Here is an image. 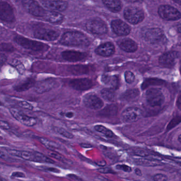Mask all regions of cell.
<instances>
[{
    "label": "cell",
    "mask_w": 181,
    "mask_h": 181,
    "mask_svg": "<svg viewBox=\"0 0 181 181\" xmlns=\"http://www.w3.org/2000/svg\"><path fill=\"white\" fill-rule=\"evenodd\" d=\"M60 42L64 45L81 47H86L90 44L86 35L77 31H69L64 34Z\"/></svg>",
    "instance_id": "cell-1"
},
{
    "label": "cell",
    "mask_w": 181,
    "mask_h": 181,
    "mask_svg": "<svg viewBox=\"0 0 181 181\" xmlns=\"http://www.w3.org/2000/svg\"><path fill=\"white\" fill-rule=\"evenodd\" d=\"M9 154L22 159L29 161L39 162V163H54V161L40 152H30L27 151H19L16 150H9Z\"/></svg>",
    "instance_id": "cell-2"
},
{
    "label": "cell",
    "mask_w": 181,
    "mask_h": 181,
    "mask_svg": "<svg viewBox=\"0 0 181 181\" xmlns=\"http://www.w3.org/2000/svg\"><path fill=\"white\" fill-rule=\"evenodd\" d=\"M146 99L148 105L151 107H160L165 101V97L158 88H152L147 90L146 92Z\"/></svg>",
    "instance_id": "cell-3"
},
{
    "label": "cell",
    "mask_w": 181,
    "mask_h": 181,
    "mask_svg": "<svg viewBox=\"0 0 181 181\" xmlns=\"http://www.w3.org/2000/svg\"><path fill=\"white\" fill-rule=\"evenodd\" d=\"M143 36L145 40L152 44L163 43L166 39L163 31L157 28L147 29L143 33Z\"/></svg>",
    "instance_id": "cell-4"
},
{
    "label": "cell",
    "mask_w": 181,
    "mask_h": 181,
    "mask_svg": "<svg viewBox=\"0 0 181 181\" xmlns=\"http://www.w3.org/2000/svg\"><path fill=\"white\" fill-rule=\"evenodd\" d=\"M14 40L16 44L26 49H30L34 51H42L47 49L48 46L46 44L37 42L35 40H30L24 37L16 36L14 38Z\"/></svg>",
    "instance_id": "cell-5"
},
{
    "label": "cell",
    "mask_w": 181,
    "mask_h": 181,
    "mask_svg": "<svg viewBox=\"0 0 181 181\" xmlns=\"http://www.w3.org/2000/svg\"><path fill=\"white\" fill-rule=\"evenodd\" d=\"M124 16L128 21L133 25L140 23L145 17L142 10L135 7H127L124 12Z\"/></svg>",
    "instance_id": "cell-6"
},
{
    "label": "cell",
    "mask_w": 181,
    "mask_h": 181,
    "mask_svg": "<svg viewBox=\"0 0 181 181\" xmlns=\"http://www.w3.org/2000/svg\"><path fill=\"white\" fill-rule=\"evenodd\" d=\"M161 18L164 20L173 21L179 20L181 18V13L175 7L169 5L160 6L158 11Z\"/></svg>",
    "instance_id": "cell-7"
},
{
    "label": "cell",
    "mask_w": 181,
    "mask_h": 181,
    "mask_svg": "<svg viewBox=\"0 0 181 181\" xmlns=\"http://www.w3.org/2000/svg\"><path fill=\"white\" fill-rule=\"evenodd\" d=\"M86 28L87 30L94 34H105L108 31L107 25L105 22L98 19L88 21L86 25Z\"/></svg>",
    "instance_id": "cell-8"
},
{
    "label": "cell",
    "mask_w": 181,
    "mask_h": 181,
    "mask_svg": "<svg viewBox=\"0 0 181 181\" xmlns=\"http://www.w3.org/2000/svg\"><path fill=\"white\" fill-rule=\"evenodd\" d=\"M22 3L26 10L31 15L37 17H43L46 10L44 9L35 0H22Z\"/></svg>",
    "instance_id": "cell-9"
},
{
    "label": "cell",
    "mask_w": 181,
    "mask_h": 181,
    "mask_svg": "<svg viewBox=\"0 0 181 181\" xmlns=\"http://www.w3.org/2000/svg\"><path fill=\"white\" fill-rule=\"evenodd\" d=\"M10 112L16 120L27 127H33L37 124V120L33 117L28 116L24 112L16 109H11Z\"/></svg>",
    "instance_id": "cell-10"
},
{
    "label": "cell",
    "mask_w": 181,
    "mask_h": 181,
    "mask_svg": "<svg viewBox=\"0 0 181 181\" xmlns=\"http://www.w3.org/2000/svg\"><path fill=\"white\" fill-rule=\"evenodd\" d=\"M0 19L7 22H13L15 21L13 9L6 1H0Z\"/></svg>",
    "instance_id": "cell-11"
},
{
    "label": "cell",
    "mask_w": 181,
    "mask_h": 181,
    "mask_svg": "<svg viewBox=\"0 0 181 181\" xmlns=\"http://www.w3.org/2000/svg\"><path fill=\"white\" fill-rule=\"evenodd\" d=\"M142 112L138 107H130L125 109L122 113L123 121L131 123L137 121L141 118Z\"/></svg>",
    "instance_id": "cell-12"
},
{
    "label": "cell",
    "mask_w": 181,
    "mask_h": 181,
    "mask_svg": "<svg viewBox=\"0 0 181 181\" xmlns=\"http://www.w3.org/2000/svg\"><path fill=\"white\" fill-rule=\"evenodd\" d=\"M59 35L60 33L58 31L49 28H39L34 32L36 38L47 41L56 40Z\"/></svg>",
    "instance_id": "cell-13"
},
{
    "label": "cell",
    "mask_w": 181,
    "mask_h": 181,
    "mask_svg": "<svg viewBox=\"0 0 181 181\" xmlns=\"http://www.w3.org/2000/svg\"><path fill=\"white\" fill-rule=\"evenodd\" d=\"M84 105L87 108L91 109H101L104 106V103L100 98L93 93L86 95L83 98Z\"/></svg>",
    "instance_id": "cell-14"
},
{
    "label": "cell",
    "mask_w": 181,
    "mask_h": 181,
    "mask_svg": "<svg viewBox=\"0 0 181 181\" xmlns=\"http://www.w3.org/2000/svg\"><path fill=\"white\" fill-rule=\"evenodd\" d=\"M69 86L76 90L85 91L91 89L94 86V83L88 78H80L71 80Z\"/></svg>",
    "instance_id": "cell-15"
},
{
    "label": "cell",
    "mask_w": 181,
    "mask_h": 181,
    "mask_svg": "<svg viewBox=\"0 0 181 181\" xmlns=\"http://www.w3.org/2000/svg\"><path fill=\"white\" fill-rule=\"evenodd\" d=\"M179 56V53L175 51L166 53L160 57L159 63L164 67L171 68L175 64Z\"/></svg>",
    "instance_id": "cell-16"
},
{
    "label": "cell",
    "mask_w": 181,
    "mask_h": 181,
    "mask_svg": "<svg viewBox=\"0 0 181 181\" xmlns=\"http://www.w3.org/2000/svg\"><path fill=\"white\" fill-rule=\"evenodd\" d=\"M40 2L44 7L53 11H63L68 6L67 2L62 0H42Z\"/></svg>",
    "instance_id": "cell-17"
},
{
    "label": "cell",
    "mask_w": 181,
    "mask_h": 181,
    "mask_svg": "<svg viewBox=\"0 0 181 181\" xmlns=\"http://www.w3.org/2000/svg\"><path fill=\"white\" fill-rule=\"evenodd\" d=\"M111 26L114 33L119 36H126L130 33V28L122 20H115L113 21Z\"/></svg>",
    "instance_id": "cell-18"
},
{
    "label": "cell",
    "mask_w": 181,
    "mask_h": 181,
    "mask_svg": "<svg viewBox=\"0 0 181 181\" xmlns=\"http://www.w3.org/2000/svg\"><path fill=\"white\" fill-rule=\"evenodd\" d=\"M62 58L67 61H80L86 58V55L78 51H66L62 53Z\"/></svg>",
    "instance_id": "cell-19"
},
{
    "label": "cell",
    "mask_w": 181,
    "mask_h": 181,
    "mask_svg": "<svg viewBox=\"0 0 181 181\" xmlns=\"http://www.w3.org/2000/svg\"><path fill=\"white\" fill-rule=\"evenodd\" d=\"M115 47L111 43H106L99 46L96 49V53L100 56L108 57L114 54Z\"/></svg>",
    "instance_id": "cell-20"
},
{
    "label": "cell",
    "mask_w": 181,
    "mask_h": 181,
    "mask_svg": "<svg viewBox=\"0 0 181 181\" xmlns=\"http://www.w3.org/2000/svg\"><path fill=\"white\" fill-rule=\"evenodd\" d=\"M63 18V16L58 12L53 10H46L43 19L51 23L56 24L62 21Z\"/></svg>",
    "instance_id": "cell-21"
},
{
    "label": "cell",
    "mask_w": 181,
    "mask_h": 181,
    "mask_svg": "<svg viewBox=\"0 0 181 181\" xmlns=\"http://www.w3.org/2000/svg\"><path fill=\"white\" fill-rule=\"evenodd\" d=\"M119 46L122 49L127 52H134L138 49V45L136 42L129 38L122 40Z\"/></svg>",
    "instance_id": "cell-22"
},
{
    "label": "cell",
    "mask_w": 181,
    "mask_h": 181,
    "mask_svg": "<svg viewBox=\"0 0 181 181\" xmlns=\"http://www.w3.org/2000/svg\"><path fill=\"white\" fill-rule=\"evenodd\" d=\"M55 84V81L53 80H44L37 83L35 86V90L39 94H43L52 89Z\"/></svg>",
    "instance_id": "cell-23"
},
{
    "label": "cell",
    "mask_w": 181,
    "mask_h": 181,
    "mask_svg": "<svg viewBox=\"0 0 181 181\" xmlns=\"http://www.w3.org/2000/svg\"><path fill=\"white\" fill-rule=\"evenodd\" d=\"M35 85V81L34 79L29 78L28 79L17 83L13 87V89L17 92H23L27 90Z\"/></svg>",
    "instance_id": "cell-24"
},
{
    "label": "cell",
    "mask_w": 181,
    "mask_h": 181,
    "mask_svg": "<svg viewBox=\"0 0 181 181\" xmlns=\"http://www.w3.org/2000/svg\"><path fill=\"white\" fill-rule=\"evenodd\" d=\"M101 81L114 90L118 89L120 84L119 79L116 76H111L109 75H104L101 77Z\"/></svg>",
    "instance_id": "cell-25"
},
{
    "label": "cell",
    "mask_w": 181,
    "mask_h": 181,
    "mask_svg": "<svg viewBox=\"0 0 181 181\" xmlns=\"http://www.w3.org/2000/svg\"><path fill=\"white\" fill-rule=\"evenodd\" d=\"M105 6L114 12H118L121 10L122 5L121 0H103Z\"/></svg>",
    "instance_id": "cell-26"
},
{
    "label": "cell",
    "mask_w": 181,
    "mask_h": 181,
    "mask_svg": "<svg viewBox=\"0 0 181 181\" xmlns=\"http://www.w3.org/2000/svg\"><path fill=\"white\" fill-rule=\"evenodd\" d=\"M118 107L116 105H108L103 109L100 111V112L98 113V115L100 116L105 118L113 117L116 115L118 113Z\"/></svg>",
    "instance_id": "cell-27"
},
{
    "label": "cell",
    "mask_w": 181,
    "mask_h": 181,
    "mask_svg": "<svg viewBox=\"0 0 181 181\" xmlns=\"http://www.w3.org/2000/svg\"><path fill=\"white\" fill-rule=\"evenodd\" d=\"M140 94L139 90L138 89H129L122 95L120 99L122 101H130L136 99Z\"/></svg>",
    "instance_id": "cell-28"
},
{
    "label": "cell",
    "mask_w": 181,
    "mask_h": 181,
    "mask_svg": "<svg viewBox=\"0 0 181 181\" xmlns=\"http://www.w3.org/2000/svg\"><path fill=\"white\" fill-rule=\"evenodd\" d=\"M165 81L158 78H149L143 81L141 85L142 89H145L154 86H161L164 85Z\"/></svg>",
    "instance_id": "cell-29"
},
{
    "label": "cell",
    "mask_w": 181,
    "mask_h": 181,
    "mask_svg": "<svg viewBox=\"0 0 181 181\" xmlns=\"http://www.w3.org/2000/svg\"><path fill=\"white\" fill-rule=\"evenodd\" d=\"M102 97L108 101H114L116 100V94L114 89L104 88L100 92Z\"/></svg>",
    "instance_id": "cell-30"
},
{
    "label": "cell",
    "mask_w": 181,
    "mask_h": 181,
    "mask_svg": "<svg viewBox=\"0 0 181 181\" xmlns=\"http://www.w3.org/2000/svg\"><path fill=\"white\" fill-rule=\"evenodd\" d=\"M135 163L137 165L143 166L154 167L160 165V163L154 160H147L146 158H140L136 160Z\"/></svg>",
    "instance_id": "cell-31"
},
{
    "label": "cell",
    "mask_w": 181,
    "mask_h": 181,
    "mask_svg": "<svg viewBox=\"0 0 181 181\" xmlns=\"http://www.w3.org/2000/svg\"><path fill=\"white\" fill-rule=\"evenodd\" d=\"M94 128L95 130L97 131V132L101 133L108 138H112L114 137L113 132L111 130L107 129V128H106L103 125H97L95 126Z\"/></svg>",
    "instance_id": "cell-32"
},
{
    "label": "cell",
    "mask_w": 181,
    "mask_h": 181,
    "mask_svg": "<svg viewBox=\"0 0 181 181\" xmlns=\"http://www.w3.org/2000/svg\"><path fill=\"white\" fill-rule=\"evenodd\" d=\"M39 140L40 142L43 145H44L47 149H49L51 151H54L55 149H56L58 148V146L54 142H53L49 141V140L46 139L45 138H39Z\"/></svg>",
    "instance_id": "cell-33"
},
{
    "label": "cell",
    "mask_w": 181,
    "mask_h": 181,
    "mask_svg": "<svg viewBox=\"0 0 181 181\" xmlns=\"http://www.w3.org/2000/svg\"><path fill=\"white\" fill-rule=\"evenodd\" d=\"M54 130L57 133H58V134H60V135H61L65 138H68V139H72L74 138V136L71 133L61 127H54Z\"/></svg>",
    "instance_id": "cell-34"
},
{
    "label": "cell",
    "mask_w": 181,
    "mask_h": 181,
    "mask_svg": "<svg viewBox=\"0 0 181 181\" xmlns=\"http://www.w3.org/2000/svg\"><path fill=\"white\" fill-rule=\"evenodd\" d=\"M71 72L73 74H80V73H85L86 72L88 71L87 67L85 66H73V67H71Z\"/></svg>",
    "instance_id": "cell-35"
},
{
    "label": "cell",
    "mask_w": 181,
    "mask_h": 181,
    "mask_svg": "<svg viewBox=\"0 0 181 181\" xmlns=\"http://www.w3.org/2000/svg\"><path fill=\"white\" fill-rule=\"evenodd\" d=\"M181 117L179 116H176L175 118H172L167 127V130H170L174 128L179 124L181 122Z\"/></svg>",
    "instance_id": "cell-36"
},
{
    "label": "cell",
    "mask_w": 181,
    "mask_h": 181,
    "mask_svg": "<svg viewBox=\"0 0 181 181\" xmlns=\"http://www.w3.org/2000/svg\"><path fill=\"white\" fill-rule=\"evenodd\" d=\"M124 77H125V81L129 84L133 83L135 80L134 74L130 71H128L125 72Z\"/></svg>",
    "instance_id": "cell-37"
},
{
    "label": "cell",
    "mask_w": 181,
    "mask_h": 181,
    "mask_svg": "<svg viewBox=\"0 0 181 181\" xmlns=\"http://www.w3.org/2000/svg\"><path fill=\"white\" fill-rule=\"evenodd\" d=\"M18 105L20 107L23 109H27L28 110H33V105L31 104L28 103L27 101H20L18 102Z\"/></svg>",
    "instance_id": "cell-38"
},
{
    "label": "cell",
    "mask_w": 181,
    "mask_h": 181,
    "mask_svg": "<svg viewBox=\"0 0 181 181\" xmlns=\"http://www.w3.org/2000/svg\"><path fill=\"white\" fill-rule=\"evenodd\" d=\"M49 155L51 156L52 157L54 158L55 159H56V160H60V161H65V158L63 157V156L61 155L60 154H58V153H57L56 152H54V151H51V152H49Z\"/></svg>",
    "instance_id": "cell-39"
},
{
    "label": "cell",
    "mask_w": 181,
    "mask_h": 181,
    "mask_svg": "<svg viewBox=\"0 0 181 181\" xmlns=\"http://www.w3.org/2000/svg\"><path fill=\"white\" fill-rule=\"evenodd\" d=\"M116 168L118 169L123 170L124 172H128V173H130L132 171V168L126 165H116Z\"/></svg>",
    "instance_id": "cell-40"
},
{
    "label": "cell",
    "mask_w": 181,
    "mask_h": 181,
    "mask_svg": "<svg viewBox=\"0 0 181 181\" xmlns=\"http://www.w3.org/2000/svg\"><path fill=\"white\" fill-rule=\"evenodd\" d=\"M154 180L155 181H166L168 180L167 176L162 174H157L154 176Z\"/></svg>",
    "instance_id": "cell-41"
},
{
    "label": "cell",
    "mask_w": 181,
    "mask_h": 181,
    "mask_svg": "<svg viewBox=\"0 0 181 181\" xmlns=\"http://www.w3.org/2000/svg\"><path fill=\"white\" fill-rule=\"evenodd\" d=\"M26 177L25 174L23 172H13L11 175V179H15V178H25Z\"/></svg>",
    "instance_id": "cell-42"
},
{
    "label": "cell",
    "mask_w": 181,
    "mask_h": 181,
    "mask_svg": "<svg viewBox=\"0 0 181 181\" xmlns=\"http://www.w3.org/2000/svg\"><path fill=\"white\" fill-rule=\"evenodd\" d=\"M42 168L45 170H48L49 172H53V173H59L60 172V170L58 169L54 168V167H51L47 166H42Z\"/></svg>",
    "instance_id": "cell-43"
},
{
    "label": "cell",
    "mask_w": 181,
    "mask_h": 181,
    "mask_svg": "<svg viewBox=\"0 0 181 181\" xmlns=\"http://www.w3.org/2000/svg\"><path fill=\"white\" fill-rule=\"evenodd\" d=\"M0 127H1L3 129H6V130H9L10 128L9 124L7 123V122L1 120H0Z\"/></svg>",
    "instance_id": "cell-44"
},
{
    "label": "cell",
    "mask_w": 181,
    "mask_h": 181,
    "mask_svg": "<svg viewBox=\"0 0 181 181\" xmlns=\"http://www.w3.org/2000/svg\"><path fill=\"white\" fill-rule=\"evenodd\" d=\"M136 154L138 156H141V157H146L148 156V152H146V151L141 149H138L137 151H136Z\"/></svg>",
    "instance_id": "cell-45"
},
{
    "label": "cell",
    "mask_w": 181,
    "mask_h": 181,
    "mask_svg": "<svg viewBox=\"0 0 181 181\" xmlns=\"http://www.w3.org/2000/svg\"><path fill=\"white\" fill-rule=\"evenodd\" d=\"M98 171L101 173H114V171H113L111 169L109 168H103V169H98Z\"/></svg>",
    "instance_id": "cell-46"
},
{
    "label": "cell",
    "mask_w": 181,
    "mask_h": 181,
    "mask_svg": "<svg viewBox=\"0 0 181 181\" xmlns=\"http://www.w3.org/2000/svg\"><path fill=\"white\" fill-rule=\"evenodd\" d=\"M7 60V57L6 55L1 53L0 54V66L3 65Z\"/></svg>",
    "instance_id": "cell-47"
},
{
    "label": "cell",
    "mask_w": 181,
    "mask_h": 181,
    "mask_svg": "<svg viewBox=\"0 0 181 181\" xmlns=\"http://www.w3.org/2000/svg\"><path fill=\"white\" fill-rule=\"evenodd\" d=\"M67 176L69 178H70L71 179H74V180H76V181H81L82 180L81 179L78 177L77 176L75 175L74 174H69Z\"/></svg>",
    "instance_id": "cell-48"
},
{
    "label": "cell",
    "mask_w": 181,
    "mask_h": 181,
    "mask_svg": "<svg viewBox=\"0 0 181 181\" xmlns=\"http://www.w3.org/2000/svg\"><path fill=\"white\" fill-rule=\"evenodd\" d=\"M64 115L67 118H73L74 116V113L72 112H68L65 113Z\"/></svg>",
    "instance_id": "cell-49"
},
{
    "label": "cell",
    "mask_w": 181,
    "mask_h": 181,
    "mask_svg": "<svg viewBox=\"0 0 181 181\" xmlns=\"http://www.w3.org/2000/svg\"><path fill=\"white\" fill-rule=\"evenodd\" d=\"M135 173H136L137 175L139 176H142V172H141V170L139 169H135Z\"/></svg>",
    "instance_id": "cell-50"
},
{
    "label": "cell",
    "mask_w": 181,
    "mask_h": 181,
    "mask_svg": "<svg viewBox=\"0 0 181 181\" xmlns=\"http://www.w3.org/2000/svg\"><path fill=\"white\" fill-rule=\"evenodd\" d=\"M181 96H179L178 100H177V106H178V108L179 109H181Z\"/></svg>",
    "instance_id": "cell-51"
},
{
    "label": "cell",
    "mask_w": 181,
    "mask_h": 181,
    "mask_svg": "<svg viewBox=\"0 0 181 181\" xmlns=\"http://www.w3.org/2000/svg\"><path fill=\"white\" fill-rule=\"evenodd\" d=\"M7 157V156L4 152H3L2 151H0V158H1L2 159H5Z\"/></svg>",
    "instance_id": "cell-52"
},
{
    "label": "cell",
    "mask_w": 181,
    "mask_h": 181,
    "mask_svg": "<svg viewBox=\"0 0 181 181\" xmlns=\"http://www.w3.org/2000/svg\"><path fill=\"white\" fill-rule=\"evenodd\" d=\"M81 146L82 147H84V148H91L92 147L91 145L90 144H88V143H83L81 144Z\"/></svg>",
    "instance_id": "cell-53"
},
{
    "label": "cell",
    "mask_w": 181,
    "mask_h": 181,
    "mask_svg": "<svg viewBox=\"0 0 181 181\" xmlns=\"http://www.w3.org/2000/svg\"><path fill=\"white\" fill-rule=\"evenodd\" d=\"M128 2H131V3H137V2H142L143 0H125Z\"/></svg>",
    "instance_id": "cell-54"
},
{
    "label": "cell",
    "mask_w": 181,
    "mask_h": 181,
    "mask_svg": "<svg viewBox=\"0 0 181 181\" xmlns=\"http://www.w3.org/2000/svg\"><path fill=\"white\" fill-rule=\"evenodd\" d=\"M181 134H179V137H178V140H179V143H181Z\"/></svg>",
    "instance_id": "cell-55"
},
{
    "label": "cell",
    "mask_w": 181,
    "mask_h": 181,
    "mask_svg": "<svg viewBox=\"0 0 181 181\" xmlns=\"http://www.w3.org/2000/svg\"><path fill=\"white\" fill-rule=\"evenodd\" d=\"M175 2H177L178 3L181 4V0H173Z\"/></svg>",
    "instance_id": "cell-56"
},
{
    "label": "cell",
    "mask_w": 181,
    "mask_h": 181,
    "mask_svg": "<svg viewBox=\"0 0 181 181\" xmlns=\"http://www.w3.org/2000/svg\"><path fill=\"white\" fill-rule=\"evenodd\" d=\"M3 180H4L3 179H2L1 177H0V181H3Z\"/></svg>",
    "instance_id": "cell-57"
},
{
    "label": "cell",
    "mask_w": 181,
    "mask_h": 181,
    "mask_svg": "<svg viewBox=\"0 0 181 181\" xmlns=\"http://www.w3.org/2000/svg\"><path fill=\"white\" fill-rule=\"evenodd\" d=\"M0 105H2V104L1 102H0Z\"/></svg>",
    "instance_id": "cell-58"
},
{
    "label": "cell",
    "mask_w": 181,
    "mask_h": 181,
    "mask_svg": "<svg viewBox=\"0 0 181 181\" xmlns=\"http://www.w3.org/2000/svg\"><path fill=\"white\" fill-rule=\"evenodd\" d=\"M0 133H1V132H0Z\"/></svg>",
    "instance_id": "cell-59"
}]
</instances>
